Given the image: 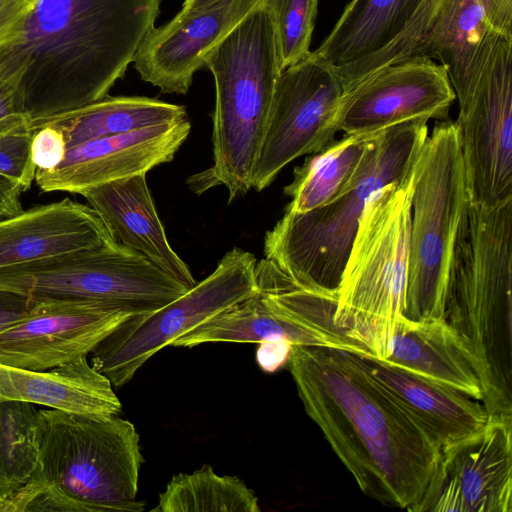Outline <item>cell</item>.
I'll return each instance as SVG.
<instances>
[{
  "label": "cell",
  "mask_w": 512,
  "mask_h": 512,
  "mask_svg": "<svg viewBox=\"0 0 512 512\" xmlns=\"http://www.w3.org/2000/svg\"><path fill=\"white\" fill-rule=\"evenodd\" d=\"M288 362L306 413L360 490L412 512L435 469L438 442L368 375L355 353L292 345Z\"/></svg>",
  "instance_id": "cell-1"
},
{
  "label": "cell",
  "mask_w": 512,
  "mask_h": 512,
  "mask_svg": "<svg viewBox=\"0 0 512 512\" xmlns=\"http://www.w3.org/2000/svg\"><path fill=\"white\" fill-rule=\"evenodd\" d=\"M161 0H36L22 42V105L36 128L108 95L155 27Z\"/></svg>",
  "instance_id": "cell-2"
},
{
  "label": "cell",
  "mask_w": 512,
  "mask_h": 512,
  "mask_svg": "<svg viewBox=\"0 0 512 512\" xmlns=\"http://www.w3.org/2000/svg\"><path fill=\"white\" fill-rule=\"evenodd\" d=\"M512 197L471 204L457 238L444 319L469 353L488 416L512 418Z\"/></svg>",
  "instance_id": "cell-3"
},
{
  "label": "cell",
  "mask_w": 512,
  "mask_h": 512,
  "mask_svg": "<svg viewBox=\"0 0 512 512\" xmlns=\"http://www.w3.org/2000/svg\"><path fill=\"white\" fill-rule=\"evenodd\" d=\"M216 90L213 164L189 179L195 193L218 185L229 202L252 188L253 169L282 72L273 13L267 0L249 12L206 56Z\"/></svg>",
  "instance_id": "cell-4"
},
{
  "label": "cell",
  "mask_w": 512,
  "mask_h": 512,
  "mask_svg": "<svg viewBox=\"0 0 512 512\" xmlns=\"http://www.w3.org/2000/svg\"><path fill=\"white\" fill-rule=\"evenodd\" d=\"M40 487L28 511L139 512L140 438L118 415L85 416L39 409Z\"/></svg>",
  "instance_id": "cell-5"
},
{
  "label": "cell",
  "mask_w": 512,
  "mask_h": 512,
  "mask_svg": "<svg viewBox=\"0 0 512 512\" xmlns=\"http://www.w3.org/2000/svg\"><path fill=\"white\" fill-rule=\"evenodd\" d=\"M427 122L412 120L377 133L355 178L331 202L305 213L285 210L266 232L265 259L302 285L336 290L366 202L378 189L410 177Z\"/></svg>",
  "instance_id": "cell-6"
},
{
  "label": "cell",
  "mask_w": 512,
  "mask_h": 512,
  "mask_svg": "<svg viewBox=\"0 0 512 512\" xmlns=\"http://www.w3.org/2000/svg\"><path fill=\"white\" fill-rule=\"evenodd\" d=\"M412 192L410 174L370 196L336 288L335 324L380 360L404 316Z\"/></svg>",
  "instance_id": "cell-7"
},
{
  "label": "cell",
  "mask_w": 512,
  "mask_h": 512,
  "mask_svg": "<svg viewBox=\"0 0 512 512\" xmlns=\"http://www.w3.org/2000/svg\"><path fill=\"white\" fill-rule=\"evenodd\" d=\"M411 179L404 316L444 318L450 266L470 203L455 121L436 123L417 155Z\"/></svg>",
  "instance_id": "cell-8"
},
{
  "label": "cell",
  "mask_w": 512,
  "mask_h": 512,
  "mask_svg": "<svg viewBox=\"0 0 512 512\" xmlns=\"http://www.w3.org/2000/svg\"><path fill=\"white\" fill-rule=\"evenodd\" d=\"M0 287L37 302H103L135 314L155 311L188 291L117 242L0 269Z\"/></svg>",
  "instance_id": "cell-9"
},
{
  "label": "cell",
  "mask_w": 512,
  "mask_h": 512,
  "mask_svg": "<svg viewBox=\"0 0 512 512\" xmlns=\"http://www.w3.org/2000/svg\"><path fill=\"white\" fill-rule=\"evenodd\" d=\"M255 256L233 248L216 269L184 294L120 323L91 352V365L122 387L154 354L226 308L259 291Z\"/></svg>",
  "instance_id": "cell-10"
},
{
  "label": "cell",
  "mask_w": 512,
  "mask_h": 512,
  "mask_svg": "<svg viewBox=\"0 0 512 512\" xmlns=\"http://www.w3.org/2000/svg\"><path fill=\"white\" fill-rule=\"evenodd\" d=\"M342 93L333 65L313 51L282 70L253 169V189L262 191L287 164L334 140Z\"/></svg>",
  "instance_id": "cell-11"
},
{
  "label": "cell",
  "mask_w": 512,
  "mask_h": 512,
  "mask_svg": "<svg viewBox=\"0 0 512 512\" xmlns=\"http://www.w3.org/2000/svg\"><path fill=\"white\" fill-rule=\"evenodd\" d=\"M455 124L470 203L512 197V39L498 40Z\"/></svg>",
  "instance_id": "cell-12"
},
{
  "label": "cell",
  "mask_w": 512,
  "mask_h": 512,
  "mask_svg": "<svg viewBox=\"0 0 512 512\" xmlns=\"http://www.w3.org/2000/svg\"><path fill=\"white\" fill-rule=\"evenodd\" d=\"M428 511H512V418L488 416L482 427L441 447L412 512Z\"/></svg>",
  "instance_id": "cell-13"
},
{
  "label": "cell",
  "mask_w": 512,
  "mask_h": 512,
  "mask_svg": "<svg viewBox=\"0 0 512 512\" xmlns=\"http://www.w3.org/2000/svg\"><path fill=\"white\" fill-rule=\"evenodd\" d=\"M456 99L447 66L427 57L386 65L342 93L336 129L376 134L417 120H446Z\"/></svg>",
  "instance_id": "cell-14"
},
{
  "label": "cell",
  "mask_w": 512,
  "mask_h": 512,
  "mask_svg": "<svg viewBox=\"0 0 512 512\" xmlns=\"http://www.w3.org/2000/svg\"><path fill=\"white\" fill-rule=\"evenodd\" d=\"M35 302L26 316L0 331V364L44 371L74 362L136 315L103 302Z\"/></svg>",
  "instance_id": "cell-15"
},
{
  "label": "cell",
  "mask_w": 512,
  "mask_h": 512,
  "mask_svg": "<svg viewBox=\"0 0 512 512\" xmlns=\"http://www.w3.org/2000/svg\"><path fill=\"white\" fill-rule=\"evenodd\" d=\"M190 130L186 118L85 141L69 148L55 168L37 169L35 182L42 192L82 194L112 181L146 174L155 166L172 161Z\"/></svg>",
  "instance_id": "cell-16"
},
{
  "label": "cell",
  "mask_w": 512,
  "mask_h": 512,
  "mask_svg": "<svg viewBox=\"0 0 512 512\" xmlns=\"http://www.w3.org/2000/svg\"><path fill=\"white\" fill-rule=\"evenodd\" d=\"M265 1L222 0L200 10H180L145 37L133 59L135 69L163 93H187L209 52Z\"/></svg>",
  "instance_id": "cell-17"
},
{
  "label": "cell",
  "mask_w": 512,
  "mask_h": 512,
  "mask_svg": "<svg viewBox=\"0 0 512 512\" xmlns=\"http://www.w3.org/2000/svg\"><path fill=\"white\" fill-rule=\"evenodd\" d=\"M113 242L89 205L66 198L0 219V269Z\"/></svg>",
  "instance_id": "cell-18"
},
{
  "label": "cell",
  "mask_w": 512,
  "mask_h": 512,
  "mask_svg": "<svg viewBox=\"0 0 512 512\" xmlns=\"http://www.w3.org/2000/svg\"><path fill=\"white\" fill-rule=\"evenodd\" d=\"M81 195L115 242L140 253L188 290L196 285L190 269L167 240L146 174L112 181Z\"/></svg>",
  "instance_id": "cell-19"
},
{
  "label": "cell",
  "mask_w": 512,
  "mask_h": 512,
  "mask_svg": "<svg viewBox=\"0 0 512 512\" xmlns=\"http://www.w3.org/2000/svg\"><path fill=\"white\" fill-rule=\"evenodd\" d=\"M355 356L368 375L441 447L469 435L488 420L483 403L457 389L371 355Z\"/></svg>",
  "instance_id": "cell-20"
},
{
  "label": "cell",
  "mask_w": 512,
  "mask_h": 512,
  "mask_svg": "<svg viewBox=\"0 0 512 512\" xmlns=\"http://www.w3.org/2000/svg\"><path fill=\"white\" fill-rule=\"evenodd\" d=\"M112 386L87 357L44 371L0 364V402L24 401L85 416L118 415L122 405Z\"/></svg>",
  "instance_id": "cell-21"
},
{
  "label": "cell",
  "mask_w": 512,
  "mask_h": 512,
  "mask_svg": "<svg viewBox=\"0 0 512 512\" xmlns=\"http://www.w3.org/2000/svg\"><path fill=\"white\" fill-rule=\"evenodd\" d=\"M384 361L482 402V389L471 357L444 318L411 320L402 316Z\"/></svg>",
  "instance_id": "cell-22"
},
{
  "label": "cell",
  "mask_w": 512,
  "mask_h": 512,
  "mask_svg": "<svg viewBox=\"0 0 512 512\" xmlns=\"http://www.w3.org/2000/svg\"><path fill=\"white\" fill-rule=\"evenodd\" d=\"M467 0H422L387 45L353 62L334 66L343 91L378 69L413 57L444 64Z\"/></svg>",
  "instance_id": "cell-23"
},
{
  "label": "cell",
  "mask_w": 512,
  "mask_h": 512,
  "mask_svg": "<svg viewBox=\"0 0 512 512\" xmlns=\"http://www.w3.org/2000/svg\"><path fill=\"white\" fill-rule=\"evenodd\" d=\"M287 341L292 345L329 348L326 341L307 327L272 309L260 291L226 308L171 346L193 347L204 343H263Z\"/></svg>",
  "instance_id": "cell-24"
},
{
  "label": "cell",
  "mask_w": 512,
  "mask_h": 512,
  "mask_svg": "<svg viewBox=\"0 0 512 512\" xmlns=\"http://www.w3.org/2000/svg\"><path fill=\"white\" fill-rule=\"evenodd\" d=\"M422 0H350L313 52L333 66L370 55L404 28Z\"/></svg>",
  "instance_id": "cell-25"
},
{
  "label": "cell",
  "mask_w": 512,
  "mask_h": 512,
  "mask_svg": "<svg viewBox=\"0 0 512 512\" xmlns=\"http://www.w3.org/2000/svg\"><path fill=\"white\" fill-rule=\"evenodd\" d=\"M186 118L188 115L184 106L148 97L107 95L78 109L53 116L42 124L58 127L69 149L85 141L175 123Z\"/></svg>",
  "instance_id": "cell-26"
},
{
  "label": "cell",
  "mask_w": 512,
  "mask_h": 512,
  "mask_svg": "<svg viewBox=\"0 0 512 512\" xmlns=\"http://www.w3.org/2000/svg\"><path fill=\"white\" fill-rule=\"evenodd\" d=\"M376 134H345L306 157L283 189L291 197L285 210L305 213L335 199L355 178Z\"/></svg>",
  "instance_id": "cell-27"
},
{
  "label": "cell",
  "mask_w": 512,
  "mask_h": 512,
  "mask_svg": "<svg viewBox=\"0 0 512 512\" xmlns=\"http://www.w3.org/2000/svg\"><path fill=\"white\" fill-rule=\"evenodd\" d=\"M40 447L39 409L24 401L0 402V507L35 480Z\"/></svg>",
  "instance_id": "cell-28"
},
{
  "label": "cell",
  "mask_w": 512,
  "mask_h": 512,
  "mask_svg": "<svg viewBox=\"0 0 512 512\" xmlns=\"http://www.w3.org/2000/svg\"><path fill=\"white\" fill-rule=\"evenodd\" d=\"M152 512H260L258 499L236 476H220L209 465L179 473L159 495Z\"/></svg>",
  "instance_id": "cell-29"
},
{
  "label": "cell",
  "mask_w": 512,
  "mask_h": 512,
  "mask_svg": "<svg viewBox=\"0 0 512 512\" xmlns=\"http://www.w3.org/2000/svg\"><path fill=\"white\" fill-rule=\"evenodd\" d=\"M319 0H267L281 56L282 70L299 62L310 51Z\"/></svg>",
  "instance_id": "cell-30"
},
{
  "label": "cell",
  "mask_w": 512,
  "mask_h": 512,
  "mask_svg": "<svg viewBox=\"0 0 512 512\" xmlns=\"http://www.w3.org/2000/svg\"><path fill=\"white\" fill-rule=\"evenodd\" d=\"M22 32L0 42V134L30 129L21 84L28 65Z\"/></svg>",
  "instance_id": "cell-31"
},
{
  "label": "cell",
  "mask_w": 512,
  "mask_h": 512,
  "mask_svg": "<svg viewBox=\"0 0 512 512\" xmlns=\"http://www.w3.org/2000/svg\"><path fill=\"white\" fill-rule=\"evenodd\" d=\"M32 136L30 129L0 134V175L17 183L23 191L30 188L37 170L31 156Z\"/></svg>",
  "instance_id": "cell-32"
},
{
  "label": "cell",
  "mask_w": 512,
  "mask_h": 512,
  "mask_svg": "<svg viewBox=\"0 0 512 512\" xmlns=\"http://www.w3.org/2000/svg\"><path fill=\"white\" fill-rule=\"evenodd\" d=\"M67 151V142L58 127L45 123L33 132L31 156L37 169L55 168L64 160Z\"/></svg>",
  "instance_id": "cell-33"
},
{
  "label": "cell",
  "mask_w": 512,
  "mask_h": 512,
  "mask_svg": "<svg viewBox=\"0 0 512 512\" xmlns=\"http://www.w3.org/2000/svg\"><path fill=\"white\" fill-rule=\"evenodd\" d=\"M36 0H0V42L20 33Z\"/></svg>",
  "instance_id": "cell-34"
},
{
  "label": "cell",
  "mask_w": 512,
  "mask_h": 512,
  "mask_svg": "<svg viewBox=\"0 0 512 512\" xmlns=\"http://www.w3.org/2000/svg\"><path fill=\"white\" fill-rule=\"evenodd\" d=\"M35 304L25 295L0 287V331L26 316Z\"/></svg>",
  "instance_id": "cell-35"
},
{
  "label": "cell",
  "mask_w": 512,
  "mask_h": 512,
  "mask_svg": "<svg viewBox=\"0 0 512 512\" xmlns=\"http://www.w3.org/2000/svg\"><path fill=\"white\" fill-rule=\"evenodd\" d=\"M489 26L512 39V0H479Z\"/></svg>",
  "instance_id": "cell-36"
},
{
  "label": "cell",
  "mask_w": 512,
  "mask_h": 512,
  "mask_svg": "<svg viewBox=\"0 0 512 512\" xmlns=\"http://www.w3.org/2000/svg\"><path fill=\"white\" fill-rule=\"evenodd\" d=\"M257 358L259 364L268 371H274L289 359L292 344L287 341H269L260 343Z\"/></svg>",
  "instance_id": "cell-37"
},
{
  "label": "cell",
  "mask_w": 512,
  "mask_h": 512,
  "mask_svg": "<svg viewBox=\"0 0 512 512\" xmlns=\"http://www.w3.org/2000/svg\"><path fill=\"white\" fill-rule=\"evenodd\" d=\"M23 189L12 180L0 175V219L23 210L20 196Z\"/></svg>",
  "instance_id": "cell-38"
},
{
  "label": "cell",
  "mask_w": 512,
  "mask_h": 512,
  "mask_svg": "<svg viewBox=\"0 0 512 512\" xmlns=\"http://www.w3.org/2000/svg\"><path fill=\"white\" fill-rule=\"evenodd\" d=\"M222 0H184L181 11L190 12L211 6Z\"/></svg>",
  "instance_id": "cell-39"
}]
</instances>
